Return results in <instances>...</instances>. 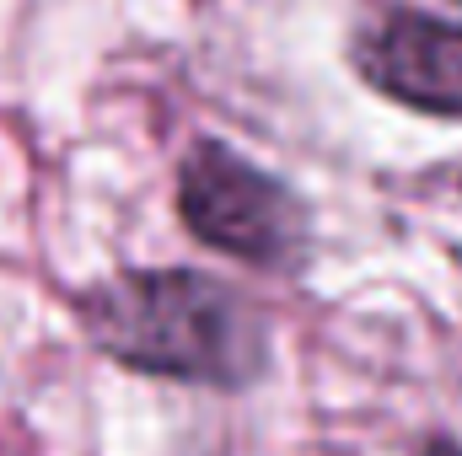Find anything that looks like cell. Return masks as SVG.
<instances>
[{
  "label": "cell",
  "mask_w": 462,
  "mask_h": 456,
  "mask_svg": "<svg viewBox=\"0 0 462 456\" xmlns=\"http://www.w3.org/2000/svg\"><path fill=\"white\" fill-rule=\"evenodd\" d=\"M81 328L103 354L145 376L242 387L263 370V317L194 269H134L81 296Z\"/></svg>",
  "instance_id": "1"
},
{
  "label": "cell",
  "mask_w": 462,
  "mask_h": 456,
  "mask_svg": "<svg viewBox=\"0 0 462 456\" xmlns=\"http://www.w3.org/2000/svg\"><path fill=\"white\" fill-rule=\"evenodd\" d=\"M178 215L199 242L263 269H285L307 247L301 199L216 140L189 150L178 172Z\"/></svg>",
  "instance_id": "2"
},
{
  "label": "cell",
  "mask_w": 462,
  "mask_h": 456,
  "mask_svg": "<svg viewBox=\"0 0 462 456\" xmlns=\"http://www.w3.org/2000/svg\"><path fill=\"white\" fill-rule=\"evenodd\" d=\"M360 76L420 114L462 118V27L425 11H387L355 43Z\"/></svg>",
  "instance_id": "3"
},
{
  "label": "cell",
  "mask_w": 462,
  "mask_h": 456,
  "mask_svg": "<svg viewBox=\"0 0 462 456\" xmlns=\"http://www.w3.org/2000/svg\"><path fill=\"white\" fill-rule=\"evenodd\" d=\"M457 5H462V0H457Z\"/></svg>",
  "instance_id": "5"
},
{
  "label": "cell",
  "mask_w": 462,
  "mask_h": 456,
  "mask_svg": "<svg viewBox=\"0 0 462 456\" xmlns=\"http://www.w3.org/2000/svg\"><path fill=\"white\" fill-rule=\"evenodd\" d=\"M425 456H462V446H452V441H430Z\"/></svg>",
  "instance_id": "4"
}]
</instances>
